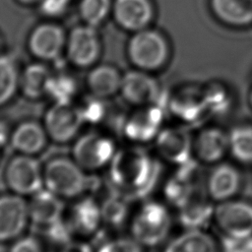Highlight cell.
<instances>
[{
  "label": "cell",
  "mask_w": 252,
  "mask_h": 252,
  "mask_svg": "<svg viewBox=\"0 0 252 252\" xmlns=\"http://www.w3.org/2000/svg\"><path fill=\"white\" fill-rule=\"evenodd\" d=\"M110 191L133 202L144 199L157 186L160 165L138 145L119 148L106 168Z\"/></svg>",
  "instance_id": "cell-1"
},
{
  "label": "cell",
  "mask_w": 252,
  "mask_h": 252,
  "mask_svg": "<svg viewBox=\"0 0 252 252\" xmlns=\"http://www.w3.org/2000/svg\"><path fill=\"white\" fill-rule=\"evenodd\" d=\"M44 188L62 199H77L88 194L94 181L72 157L56 156L43 164Z\"/></svg>",
  "instance_id": "cell-2"
},
{
  "label": "cell",
  "mask_w": 252,
  "mask_h": 252,
  "mask_svg": "<svg viewBox=\"0 0 252 252\" xmlns=\"http://www.w3.org/2000/svg\"><path fill=\"white\" fill-rule=\"evenodd\" d=\"M171 225L172 219L166 205L149 200L132 212L127 227L129 235L146 249L162 244L171 230Z\"/></svg>",
  "instance_id": "cell-3"
},
{
  "label": "cell",
  "mask_w": 252,
  "mask_h": 252,
  "mask_svg": "<svg viewBox=\"0 0 252 252\" xmlns=\"http://www.w3.org/2000/svg\"><path fill=\"white\" fill-rule=\"evenodd\" d=\"M115 140L107 133L92 130L80 134L72 144L71 157L90 173L107 168L117 150Z\"/></svg>",
  "instance_id": "cell-4"
},
{
  "label": "cell",
  "mask_w": 252,
  "mask_h": 252,
  "mask_svg": "<svg viewBox=\"0 0 252 252\" xmlns=\"http://www.w3.org/2000/svg\"><path fill=\"white\" fill-rule=\"evenodd\" d=\"M164 113L161 103L137 106L121 119L120 133L131 145L141 146L155 141L163 128Z\"/></svg>",
  "instance_id": "cell-5"
},
{
  "label": "cell",
  "mask_w": 252,
  "mask_h": 252,
  "mask_svg": "<svg viewBox=\"0 0 252 252\" xmlns=\"http://www.w3.org/2000/svg\"><path fill=\"white\" fill-rule=\"evenodd\" d=\"M3 176L10 192L23 197L44 188L43 164L35 156L16 154L6 163Z\"/></svg>",
  "instance_id": "cell-6"
},
{
  "label": "cell",
  "mask_w": 252,
  "mask_h": 252,
  "mask_svg": "<svg viewBox=\"0 0 252 252\" xmlns=\"http://www.w3.org/2000/svg\"><path fill=\"white\" fill-rule=\"evenodd\" d=\"M42 124L49 140L56 144L73 142L84 126L78 106L73 103H53L45 111Z\"/></svg>",
  "instance_id": "cell-7"
},
{
  "label": "cell",
  "mask_w": 252,
  "mask_h": 252,
  "mask_svg": "<svg viewBox=\"0 0 252 252\" xmlns=\"http://www.w3.org/2000/svg\"><path fill=\"white\" fill-rule=\"evenodd\" d=\"M65 218L76 238L94 236L103 227L100 202L88 194L73 200Z\"/></svg>",
  "instance_id": "cell-8"
},
{
  "label": "cell",
  "mask_w": 252,
  "mask_h": 252,
  "mask_svg": "<svg viewBox=\"0 0 252 252\" xmlns=\"http://www.w3.org/2000/svg\"><path fill=\"white\" fill-rule=\"evenodd\" d=\"M30 222L26 197L12 192L0 195V243H10L25 234Z\"/></svg>",
  "instance_id": "cell-9"
},
{
  "label": "cell",
  "mask_w": 252,
  "mask_h": 252,
  "mask_svg": "<svg viewBox=\"0 0 252 252\" xmlns=\"http://www.w3.org/2000/svg\"><path fill=\"white\" fill-rule=\"evenodd\" d=\"M214 220L224 236H252V204L240 200H226L215 207Z\"/></svg>",
  "instance_id": "cell-10"
},
{
  "label": "cell",
  "mask_w": 252,
  "mask_h": 252,
  "mask_svg": "<svg viewBox=\"0 0 252 252\" xmlns=\"http://www.w3.org/2000/svg\"><path fill=\"white\" fill-rule=\"evenodd\" d=\"M154 142L158 156L167 162L181 166L190 161L193 142L185 129L176 126L163 127Z\"/></svg>",
  "instance_id": "cell-11"
},
{
  "label": "cell",
  "mask_w": 252,
  "mask_h": 252,
  "mask_svg": "<svg viewBox=\"0 0 252 252\" xmlns=\"http://www.w3.org/2000/svg\"><path fill=\"white\" fill-rule=\"evenodd\" d=\"M130 53L140 67L157 69L166 59L167 45L164 38L158 32L144 31L137 33L131 40Z\"/></svg>",
  "instance_id": "cell-12"
},
{
  "label": "cell",
  "mask_w": 252,
  "mask_h": 252,
  "mask_svg": "<svg viewBox=\"0 0 252 252\" xmlns=\"http://www.w3.org/2000/svg\"><path fill=\"white\" fill-rule=\"evenodd\" d=\"M49 141L42 123L26 120L12 129L9 145L16 154L36 157L44 151Z\"/></svg>",
  "instance_id": "cell-13"
},
{
  "label": "cell",
  "mask_w": 252,
  "mask_h": 252,
  "mask_svg": "<svg viewBox=\"0 0 252 252\" xmlns=\"http://www.w3.org/2000/svg\"><path fill=\"white\" fill-rule=\"evenodd\" d=\"M63 200L46 188L32 195L28 200L31 222L44 228L61 219L66 212Z\"/></svg>",
  "instance_id": "cell-14"
},
{
  "label": "cell",
  "mask_w": 252,
  "mask_h": 252,
  "mask_svg": "<svg viewBox=\"0 0 252 252\" xmlns=\"http://www.w3.org/2000/svg\"><path fill=\"white\" fill-rule=\"evenodd\" d=\"M120 91L124 99L136 106L160 103V92L157 82L140 72L125 75L121 81Z\"/></svg>",
  "instance_id": "cell-15"
},
{
  "label": "cell",
  "mask_w": 252,
  "mask_h": 252,
  "mask_svg": "<svg viewBox=\"0 0 252 252\" xmlns=\"http://www.w3.org/2000/svg\"><path fill=\"white\" fill-rule=\"evenodd\" d=\"M228 150V135L217 127L203 129L193 142V152L206 163L219 162Z\"/></svg>",
  "instance_id": "cell-16"
},
{
  "label": "cell",
  "mask_w": 252,
  "mask_h": 252,
  "mask_svg": "<svg viewBox=\"0 0 252 252\" xmlns=\"http://www.w3.org/2000/svg\"><path fill=\"white\" fill-rule=\"evenodd\" d=\"M240 182V174L234 166L220 163L208 177L207 190L210 197L220 203L230 200L238 192Z\"/></svg>",
  "instance_id": "cell-17"
},
{
  "label": "cell",
  "mask_w": 252,
  "mask_h": 252,
  "mask_svg": "<svg viewBox=\"0 0 252 252\" xmlns=\"http://www.w3.org/2000/svg\"><path fill=\"white\" fill-rule=\"evenodd\" d=\"M214 15L222 23L244 27L252 23V0H211Z\"/></svg>",
  "instance_id": "cell-18"
},
{
  "label": "cell",
  "mask_w": 252,
  "mask_h": 252,
  "mask_svg": "<svg viewBox=\"0 0 252 252\" xmlns=\"http://www.w3.org/2000/svg\"><path fill=\"white\" fill-rule=\"evenodd\" d=\"M162 252H218V245L204 229H186L171 239Z\"/></svg>",
  "instance_id": "cell-19"
},
{
  "label": "cell",
  "mask_w": 252,
  "mask_h": 252,
  "mask_svg": "<svg viewBox=\"0 0 252 252\" xmlns=\"http://www.w3.org/2000/svg\"><path fill=\"white\" fill-rule=\"evenodd\" d=\"M100 202V209L103 220V227L118 230L128 226L132 209L131 201L123 196L110 191Z\"/></svg>",
  "instance_id": "cell-20"
},
{
  "label": "cell",
  "mask_w": 252,
  "mask_h": 252,
  "mask_svg": "<svg viewBox=\"0 0 252 252\" xmlns=\"http://www.w3.org/2000/svg\"><path fill=\"white\" fill-rule=\"evenodd\" d=\"M168 110L174 117L186 122L196 121L208 111L203 93L193 92L181 93L171 98L168 101Z\"/></svg>",
  "instance_id": "cell-21"
},
{
  "label": "cell",
  "mask_w": 252,
  "mask_h": 252,
  "mask_svg": "<svg viewBox=\"0 0 252 252\" xmlns=\"http://www.w3.org/2000/svg\"><path fill=\"white\" fill-rule=\"evenodd\" d=\"M188 164L189 162L178 166V170L167 179L163 187L166 201L178 209L193 197V185Z\"/></svg>",
  "instance_id": "cell-22"
},
{
  "label": "cell",
  "mask_w": 252,
  "mask_h": 252,
  "mask_svg": "<svg viewBox=\"0 0 252 252\" xmlns=\"http://www.w3.org/2000/svg\"><path fill=\"white\" fill-rule=\"evenodd\" d=\"M115 15L124 27L140 29L150 21L152 7L148 0H117Z\"/></svg>",
  "instance_id": "cell-23"
},
{
  "label": "cell",
  "mask_w": 252,
  "mask_h": 252,
  "mask_svg": "<svg viewBox=\"0 0 252 252\" xmlns=\"http://www.w3.org/2000/svg\"><path fill=\"white\" fill-rule=\"evenodd\" d=\"M69 53L72 60L79 65H88L95 58L97 42L91 28H78L70 37Z\"/></svg>",
  "instance_id": "cell-24"
},
{
  "label": "cell",
  "mask_w": 252,
  "mask_h": 252,
  "mask_svg": "<svg viewBox=\"0 0 252 252\" xmlns=\"http://www.w3.org/2000/svg\"><path fill=\"white\" fill-rule=\"evenodd\" d=\"M215 207L209 202L193 196L179 208V220L186 229H203L214 219Z\"/></svg>",
  "instance_id": "cell-25"
},
{
  "label": "cell",
  "mask_w": 252,
  "mask_h": 252,
  "mask_svg": "<svg viewBox=\"0 0 252 252\" xmlns=\"http://www.w3.org/2000/svg\"><path fill=\"white\" fill-rule=\"evenodd\" d=\"M62 41L63 35L57 27L43 25L33 32L31 38V47L38 56L53 58L58 54Z\"/></svg>",
  "instance_id": "cell-26"
},
{
  "label": "cell",
  "mask_w": 252,
  "mask_h": 252,
  "mask_svg": "<svg viewBox=\"0 0 252 252\" xmlns=\"http://www.w3.org/2000/svg\"><path fill=\"white\" fill-rule=\"evenodd\" d=\"M122 79L117 72L106 66L94 69L89 76V87L94 95L101 98L108 97L120 90Z\"/></svg>",
  "instance_id": "cell-27"
},
{
  "label": "cell",
  "mask_w": 252,
  "mask_h": 252,
  "mask_svg": "<svg viewBox=\"0 0 252 252\" xmlns=\"http://www.w3.org/2000/svg\"><path fill=\"white\" fill-rule=\"evenodd\" d=\"M229 151L238 161L252 164V126L239 125L228 134Z\"/></svg>",
  "instance_id": "cell-28"
},
{
  "label": "cell",
  "mask_w": 252,
  "mask_h": 252,
  "mask_svg": "<svg viewBox=\"0 0 252 252\" xmlns=\"http://www.w3.org/2000/svg\"><path fill=\"white\" fill-rule=\"evenodd\" d=\"M49 76L47 70L41 65H32L27 68L22 80V90L29 98H38L46 94Z\"/></svg>",
  "instance_id": "cell-29"
},
{
  "label": "cell",
  "mask_w": 252,
  "mask_h": 252,
  "mask_svg": "<svg viewBox=\"0 0 252 252\" xmlns=\"http://www.w3.org/2000/svg\"><path fill=\"white\" fill-rule=\"evenodd\" d=\"M78 109L84 125L98 126L101 125L108 117L107 106L103 101V98L94 94L78 105Z\"/></svg>",
  "instance_id": "cell-30"
},
{
  "label": "cell",
  "mask_w": 252,
  "mask_h": 252,
  "mask_svg": "<svg viewBox=\"0 0 252 252\" xmlns=\"http://www.w3.org/2000/svg\"><path fill=\"white\" fill-rule=\"evenodd\" d=\"M76 94V84L68 76L50 77L46 94L51 97L53 103H72Z\"/></svg>",
  "instance_id": "cell-31"
},
{
  "label": "cell",
  "mask_w": 252,
  "mask_h": 252,
  "mask_svg": "<svg viewBox=\"0 0 252 252\" xmlns=\"http://www.w3.org/2000/svg\"><path fill=\"white\" fill-rule=\"evenodd\" d=\"M17 72L12 60L0 57V106L8 103L16 93Z\"/></svg>",
  "instance_id": "cell-32"
},
{
  "label": "cell",
  "mask_w": 252,
  "mask_h": 252,
  "mask_svg": "<svg viewBox=\"0 0 252 252\" xmlns=\"http://www.w3.org/2000/svg\"><path fill=\"white\" fill-rule=\"evenodd\" d=\"M42 229L48 242L55 245L57 248L76 238L65 218V215L58 220L52 222Z\"/></svg>",
  "instance_id": "cell-33"
},
{
  "label": "cell",
  "mask_w": 252,
  "mask_h": 252,
  "mask_svg": "<svg viewBox=\"0 0 252 252\" xmlns=\"http://www.w3.org/2000/svg\"><path fill=\"white\" fill-rule=\"evenodd\" d=\"M95 252H145V248L130 235L112 237L103 241Z\"/></svg>",
  "instance_id": "cell-34"
},
{
  "label": "cell",
  "mask_w": 252,
  "mask_h": 252,
  "mask_svg": "<svg viewBox=\"0 0 252 252\" xmlns=\"http://www.w3.org/2000/svg\"><path fill=\"white\" fill-rule=\"evenodd\" d=\"M108 7V0H83L81 10L83 17L92 26H94L104 18Z\"/></svg>",
  "instance_id": "cell-35"
},
{
  "label": "cell",
  "mask_w": 252,
  "mask_h": 252,
  "mask_svg": "<svg viewBox=\"0 0 252 252\" xmlns=\"http://www.w3.org/2000/svg\"><path fill=\"white\" fill-rule=\"evenodd\" d=\"M204 100L208 111L221 113L229 106V99L226 93L217 86L203 93Z\"/></svg>",
  "instance_id": "cell-36"
},
{
  "label": "cell",
  "mask_w": 252,
  "mask_h": 252,
  "mask_svg": "<svg viewBox=\"0 0 252 252\" xmlns=\"http://www.w3.org/2000/svg\"><path fill=\"white\" fill-rule=\"evenodd\" d=\"M8 252H44V248L36 236L23 234L10 242Z\"/></svg>",
  "instance_id": "cell-37"
},
{
  "label": "cell",
  "mask_w": 252,
  "mask_h": 252,
  "mask_svg": "<svg viewBox=\"0 0 252 252\" xmlns=\"http://www.w3.org/2000/svg\"><path fill=\"white\" fill-rule=\"evenodd\" d=\"M221 246L222 252H252V236H223Z\"/></svg>",
  "instance_id": "cell-38"
},
{
  "label": "cell",
  "mask_w": 252,
  "mask_h": 252,
  "mask_svg": "<svg viewBox=\"0 0 252 252\" xmlns=\"http://www.w3.org/2000/svg\"><path fill=\"white\" fill-rule=\"evenodd\" d=\"M56 252H95V249H94L87 239L74 238L66 244L58 247Z\"/></svg>",
  "instance_id": "cell-39"
},
{
  "label": "cell",
  "mask_w": 252,
  "mask_h": 252,
  "mask_svg": "<svg viewBox=\"0 0 252 252\" xmlns=\"http://www.w3.org/2000/svg\"><path fill=\"white\" fill-rule=\"evenodd\" d=\"M68 0H44L42 3V9L46 14L57 15L61 13Z\"/></svg>",
  "instance_id": "cell-40"
},
{
  "label": "cell",
  "mask_w": 252,
  "mask_h": 252,
  "mask_svg": "<svg viewBox=\"0 0 252 252\" xmlns=\"http://www.w3.org/2000/svg\"><path fill=\"white\" fill-rule=\"evenodd\" d=\"M11 133L12 130L8 126L7 122L0 119V149L3 150V148L9 144Z\"/></svg>",
  "instance_id": "cell-41"
},
{
  "label": "cell",
  "mask_w": 252,
  "mask_h": 252,
  "mask_svg": "<svg viewBox=\"0 0 252 252\" xmlns=\"http://www.w3.org/2000/svg\"><path fill=\"white\" fill-rule=\"evenodd\" d=\"M249 102H250V105L252 107V91L250 92V94H249Z\"/></svg>",
  "instance_id": "cell-42"
},
{
  "label": "cell",
  "mask_w": 252,
  "mask_h": 252,
  "mask_svg": "<svg viewBox=\"0 0 252 252\" xmlns=\"http://www.w3.org/2000/svg\"><path fill=\"white\" fill-rule=\"evenodd\" d=\"M1 158H2V149H0V160H1Z\"/></svg>",
  "instance_id": "cell-43"
},
{
  "label": "cell",
  "mask_w": 252,
  "mask_h": 252,
  "mask_svg": "<svg viewBox=\"0 0 252 252\" xmlns=\"http://www.w3.org/2000/svg\"><path fill=\"white\" fill-rule=\"evenodd\" d=\"M24 1H32V0H24Z\"/></svg>",
  "instance_id": "cell-44"
}]
</instances>
